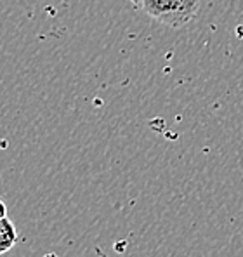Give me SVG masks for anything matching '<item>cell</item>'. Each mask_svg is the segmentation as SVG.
<instances>
[{
    "mask_svg": "<svg viewBox=\"0 0 243 257\" xmlns=\"http://www.w3.org/2000/svg\"><path fill=\"white\" fill-rule=\"evenodd\" d=\"M144 13L167 28H182L196 18L200 0H141Z\"/></svg>",
    "mask_w": 243,
    "mask_h": 257,
    "instance_id": "1",
    "label": "cell"
},
{
    "mask_svg": "<svg viewBox=\"0 0 243 257\" xmlns=\"http://www.w3.org/2000/svg\"><path fill=\"white\" fill-rule=\"evenodd\" d=\"M18 243V231L9 217L0 219V255L7 254Z\"/></svg>",
    "mask_w": 243,
    "mask_h": 257,
    "instance_id": "2",
    "label": "cell"
},
{
    "mask_svg": "<svg viewBox=\"0 0 243 257\" xmlns=\"http://www.w3.org/2000/svg\"><path fill=\"white\" fill-rule=\"evenodd\" d=\"M2 217H7V205L2 198H0V219Z\"/></svg>",
    "mask_w": 243,
    "mask_h": 257,
    "instance_id": "3",
    "label": "cell"
}]
</instances>
